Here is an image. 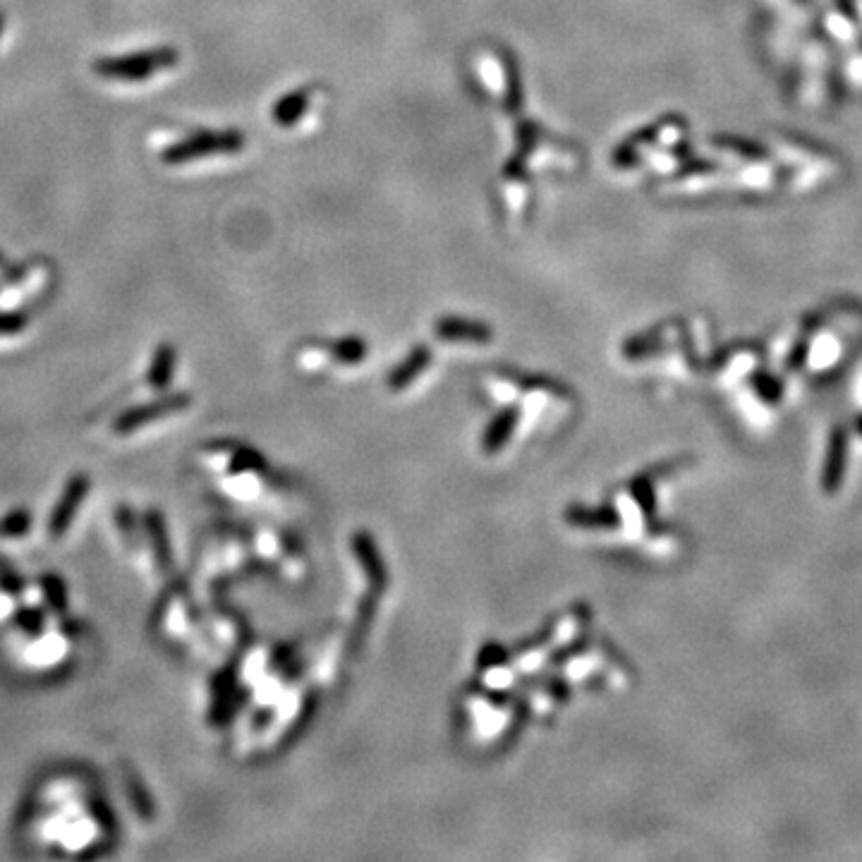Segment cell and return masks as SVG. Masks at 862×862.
<instances>
[{
  "mask_svg": "<svg viewBox=\"0 0 862 862\" xmlns=\"http://www.w3.org/2000/svg\"><path fill=\"white\" fill-rule=\"evenodd\" d=\"M175 65H178L175 48H147V51L127 53V56L96 60L94 72L101 80L111 82H147Z\"/></svg>",
  "mask_w": 862,
  "mask_h": 862,
  "instance_id": "cell-1",
  "label": "cell"
},
{
  "mask_svg": "<svg viewBox=\"0 0 862 862\" xmlns=\"http://www.w3.org/2000/svg\"><path fill=\"white\" fill-rule=\"evenodd\" d=\"M240 132H199V135L182 139V142L173 144L163 151V163H171V166H180V163L204 159V156H216V154H233L242 147Z\"/></svg>",
  "mask_w": 862,
  "mask_h": 862,
  "instance_id": "cell-2",
  "label": "cell"
},
{
  "mask_svg": "<svg viewBox=\"0 0 862 862\" xmlns=\"http://www.w3.org/2000/svg\"><path fill=\"white\" fill-rule=\"evenodd\" d=\"M173 367H175V352L168 348V345H163V348H159V352H156L154 364H151V374H149L151 386H166V381L171 379L173 374Z\"/></svg>",
  "mask_w": 862,
  "mask_h": 862,
  "instance_id": "cell-3",
  "label": "cell"
},
{
  "mask_svg": "<svg viewBox=\"0 0 862 862\" xmlns=\"http://www.w3.org/2000/svg\"><path fill=\"white\" fill-rule=\"evenodd\" d=\"M843 458H846V436L836 434L834 439H831L829 465H827V472H824V484H827L829 489H834L836 482H839V479H836V477H839Z\"/></svg>",
  "mask_w": 862,
  "mask_h": 862,
  "instance_id": "cell-4",
  "label": "cell"
},
{
  "mask_svg": "<svg viewBox=\"0 0 862 862\" xmlns=\"http://www.w3.org/2000/svg\"><path fill=\"white\" fill-rule=\"evenodd\" d=\"M24 329V319L17 314H3L0 312V336H8V333H17Z\"/></svg>",
  "mask_w": 862,
  "mask_h": 862,
  "instance_id": "cell-5",
  "label": "cell"
},
{
  "mask_svg": "<svg viewBox=\"0 0 862 862\" xmlns=\"http://www.w3.org/2000/svg\"><path fill=\"white\" fill-rule=\"evenodd\" d=\"M3 29H5V17L3 12H0V36H3Z\"/></svg>",
  "mask_w": 862,
  "mask_h": 862,
  "instance_id": "cell-6",
  "label": "cell"
},
{
  "mask_svg": "<svg viewBox=\"0 0 862 862\" xmlns=\"http://www.w3.org/2000/svg\"><path fill=\"white\" fill-rule=\"evenodd\" d=\"M3 266H5V259H3V257H0V269H3Z\"/></svg>",
  "mask_w": 862,
  "mask_h": 862,
  "instance_id": "cell-7",
  "label": "cell"
}]
</instances>
